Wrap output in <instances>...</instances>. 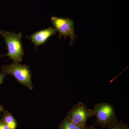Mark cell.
Masks as SVG:
<instances>
[{"instance_id": "1", "label": "cell", "mask_w": 129, "mask_h": 129, "mask_svg": "<svg viewBox=\"0 0 129 129\" xmlns=\"http://www.w3.org/2000/svg\"><path fill=\"white\" fill-rule=\"evenodd\" d=\"M0 35L5 39L7 46L8 53L6 56L13 60L14 62L19 63L22 60L24 52L21 42L22 33L16 34L3 30H0Z\"/></svg>"}, {"instance_id": "2", "label": "cell", "mask_w": 129, "mask_h": 129, "mask_svg": "<svg viewBox=\"0 0 129 129\" xmlns=\"http://www.w3.org/2000/svg\"><path fill=\"white\" fill-rule=\"evenodd\" d=\"M92 110L93 115L96 117L95 123L102 129L107 128L118 121L112 104L106 102L98 103L95 104Z\"/></svg>"}, {"instance_id": "3", "label": "cell", "mask_w": 129, "mask_h": 129, "mask_svg": "<svg viewBox=\"0 0 129 129\" xmlns=\"http://www.w3.org/2000/svg\"><path fill=\"white\" fill-rule=\"evenodd\" d=\"M1 69L3 73L11 75L20 84L29 90H33L31 72L30 68L27 65L14 62L12 64L3 66Z\"/></svg>"}, {"instance_id": "4", "label": "cell", "mask_w": 129, "mask_h": 129, "mask_svg": "<svg viewBox=\"0 0 129 129\" xmlns=\"http://www.w3.org/2000/svg\"><path fill=\"white\" fill-rule=\"evenodd\" d=\"M93 116L92 109L83 103L79 102L74 104L65 118L79 126L86 127L87 121Z\"/></svg>"}, {"instance_id": "5", "label": "cell", "mask_w": 129, "mask_h": 129, "mask_svg": "<svg viewBox=\"0 0 129 129\" xmlns=\"http://www.w3.org/2000/svg\"><path fill=\"white\" fill-rule=\"evenodd\" d=\"M51 22L60 36H63L64 38L67 36L70 37V45H72L74 40L76 38L75 34L73 21L68 18L52 16L51 18Z\"/></svg>"}, {"instance_id": "6", "label": "cell", "mask_w": 129, "mask_h": 129, "mask_svg": "<svg viewBox=\"0 0 129 129\" xmlns=\"http://www.w3.org/2000/svg\"><path fill=\"white\" fill-rule=\"evenodd\" d=\"M56 34L54 28L50 27L46 29L38 31L31 35L30 39L36 47L45 44L49 37Z\"/></svg>"}, {"instance_id": "7", "label": "cell", "mask_w": 129, "mask_h": 129, "mask_svg": "<svg viewBox=\"0 0 129 129\" xmlns=\"http://www.w3.org/2000/svg\"><path fill=\"white\" fill-rule=\"evenodd\" d=\"M2 119L10 129H16L18 124L13 116L8 111L5 110Z\"/></svg>"}, {"instance_id": "8", "label": "cell", "mask_w": 129, "mask_h": 129, "mask_svg": "<svg viewBox=\"0 0 129 129\" xmlns=\"http://www.w3.org/2000/svg\"><path fill=\"white\" fill-rule=\"evenodd\" d=\"M86 127H81L72 123L64 118L58 126V129H86Z\"/></svg>"}, {"instance_id": "9", "label": "cell", "mask_w": 129, "mask_h": 129, "mask_svg": "<svg viewBox=\"0 0 129 129\" xmlns=\"http://www.w3.org/2000/svg\"><path fill=\"white\" fill-rule=\"evenodd\" d=\"M108 129H129L128 124L123 120L117 121L114 124L107 127Z\"/></svg>"}, {"instance_id": "10", "label": "cell", "mask_w": 129, "mask_h": 129, "mask_svg": "<svg viewBox=\"0 0 129 129\" xmlns=\"http://www.w3.org/2000/svg\"><path fill=\"white\" fill-rule=\"evenodd\" d=\"M0 129H10L2 119H0Z\"/></svg>"}, {"instance_id": "11", "label": "cell", "mask_w": 129, "mask_h": 129, "mask_svg": "<svg viewBox=\"0 0 129 129\" xmlns=\"http://www.w3.org/2000/svg\"><path fill=\"white\" fill-rule=\"evenodd\" d=\"M6 75L3 73H0V85L3 83Z\"/></svg>"}, {"instance_id": "12", "label": "cell", "mask_w": 129, "mask_h": 129, "mask_svg": "<svg viewBox=\"0 0 129 129\" xmlns=\"http://www.w3.org/2000/svg\"><path fill=\"white\" fill-rule=\"evenodd\" d=\"M86 129H96L95 127V125H91L87 126Z\"/></svg>"}, {"instance_id": "13", "label": "cell", "mask_w": 129, "mask_h": 129, "mask_svg": "<svg viewBox=\"0 0 129 129\" xmlns=\"http://www.w3.org/2000/svg\"><path fill=\"white\" fill-rule=\"evenodd\" d=\"M5 110L4 107L2 106V105H0V114L2 112H3Z\"/></svg>"}]
</instances>
